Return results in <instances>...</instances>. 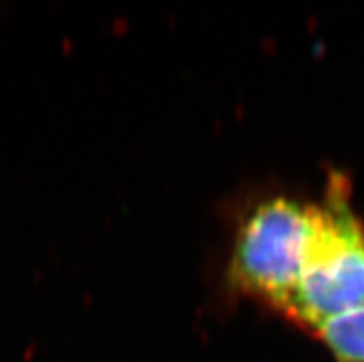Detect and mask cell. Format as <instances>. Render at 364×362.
Returning <instances> with one entry per match:
<instances>
[{
  "label": "cell",
  "instance_id": "cell-1",
  "mask_svg": "<svg viewBox=\"0 0 364 362\" xmlns=\"http://www.w3.org/2000/svg\"><path fill=\"white\" fill-rule=\"evenodd\" d=\"M309 211L304 270L285 311L318 331L364 303V230L342 178L331 179L323 202Z\"/></svg>",
  "mask_w": 364,
  "mask_h": 362
},
{
  "label": "cell",
  "instance_id": "cell-2",
  "mask_svg": "<svg viewBox=\"0 0 364 362\" xmlns=\"http://www.w3.org/2000/svg\"><path fill=\"white\" fill-rule=\"evenodd\" d=\"M309 206L272 198L246 218L237 237L233 274L246 290L285 311L304 270Z\"/></svg>",
  "mask_w": 364,
  "mask_h": 362
},
{
  "label": "cell",
  "instance_id": "cell-3",
  "mask_svg": "<svg viewBox=\"0 0 364 362\" xmlns=\"http://www.w3.org/2000/svg\"><path fill=\"white\" fill-rule=\"evenodd\" d=\"M318 333L341 362H364V303L328 321Z\"/></svg>",
  "mask_w": 364,
  "mask_h": 362
}]
</instances>
